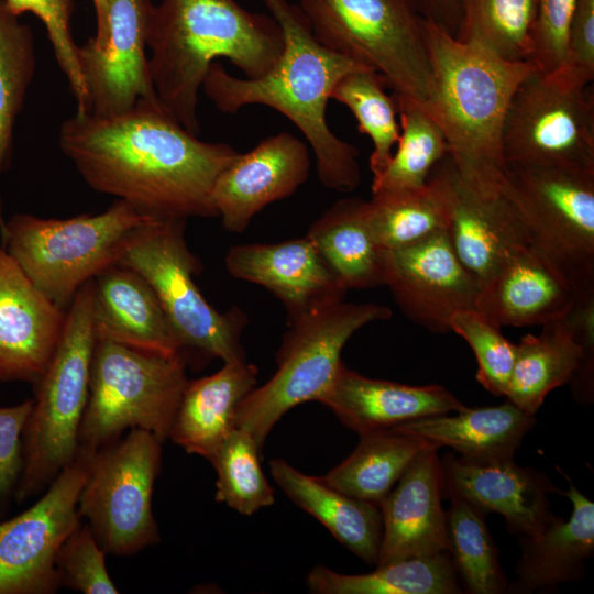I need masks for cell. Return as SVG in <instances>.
Returning <instances> with one entry per match:
<instances>
[{
	"label": "cell",
	"mask_w": 594,
	"mask_h": 594,
	"mask_svg": "<svg viewBox=\"0 0 594 594\" xmlns=\"http://www.w3.org/2000/svg\"><path fill=\"white\" fill-rule=\"evenodd\" d=\"M16 15L33 13L45 26L58 67L67 79L76 101V111L85 110L86 94L78 63V44L72 28L74 0H4Z\"/></svg>",
	"instance_id": "cell-42"
},
{
	"label": "cell",
	"mask_w": 594,
	"mask_h": 594,
	"mask_svg": "<svg viewBox=\"0 0 594 594\" xmlns=\"http://www.w3.org/2000/svg\"><path fill=\"white\" fill-rule=\"evenodd\" d=\"M574 84L588 86L594 78V0H576L566 44L564 65L559 68Z\"/></svg>",
	"instance_id": "cell-46"
},
{
	"label": "cell",
	"mask_w": 594,
	"mask_h": 594,
	"mask_svg": "<svg viewBox=\"0 0 594 594\" xmlns=\"http://www.w3.org/2000/svg\"><path fill=\"white\" fill-rule=\"evenodd\" d=\"M315 38L378 73L425 108L431 72L422 18L411 0H297Z\"/></svg>",
	"instance_id": "cell-10"
},
{
	"label": "cell",
	"mask_w": 594,
	"mask_h": 594,
	"mask_svg": "<svg viewBox=\"0 0 594 594\" xmlns=\"http://www.w3.org/2000/svg\"><path fill=\"white\" fill-rule=\"evenodd\" d=\"M262 450L245 430L234 427L210 459L217 472L216 501L250 516L274 504V490L260 463Z\"/></svg>",
	"instance_id": "cell-40"
},
{
	"label": "cell",
	"mask_w": 594,
	"mask_h": 594,
	"mask_svg": "<svg viewBox=\"0 0 594 594\" xmlns=\"http://www.w3.org/2000/svg\"><path fill=\"white\" fill-rule=\"evenodd\" d=\"M558 471L569 482V490L558 493L570 499L572 513L566 520L554 515L539 534L518 538L521 554L516 580L507 592L532 593L578 582L585 574V561L594 553V503Z\"/></svg>",
	"instance_id": "cell-25"
},
{
	"label": "cell",
	"mask_w": 594,
	"mask_h": 594,
	"mask_svg": "<svg viewBox=\"0 0 594 594\" xmlns=\"http://www.w3.org/2000/svg\"><path fill=\"white\" fill-rule=\"evenodd\" d=\"M162 443L148 431L131 429L92 454L78 512L107 554L132 556L160 541L152 496Z\"/></svg>",
	"instance_id": "cell-11"
},
{
	"label": "cell",
	"mask_w": 594,
	"mask_h": 594,
	"mask_svg": "<svg viewBox=\"0 0 594 594\" xmlns=\"http://www.w3.org/2000/svg\"><path fill=\"white\" fill-rule=\"evenodd\" d=\"M184 353L162 354L97 337L78 450L95 452L127 429L162 442L188 384Z\"/></svg>",
	"instance_id": "cell-6"
},
{
	"label": "cell",
	"mask_w": 594,
	"mask_h": 594,
	"mask_svg": "<svg viewBox=\"0 0 594 594\" xmlns=\"http://www.w3.org/2000/svg\"><path fill=\"white\" fill-rule=\"evenodd\" d=\"M319 403L359 435L457 413L465 407L441 385L413 386L374 380L348 369L343 363Z\"/></svg>",
	"instance_id": "cell-24"
},
{
	"label": "cell",
	"mask_w": 594,
	"mask_h": 594,
	"mask_svg": "<svg viewBox=\"0 0 594 594\" xmlns=\"http://www.w3.org/2000/svg\"><path fill=\"white\" fill-rule=\"evenodd\" d=\"M422 30L431 72L424 109L440 125L448 155L463 180L483 194L503 193L506 111L518 85L536 67L461 42L429 19L422 18Z\"/></svg>",
	"instance_id": "cell-4"
},
{
	"label": "cell",
	"mask_w": 594,
	"mask_h": 594,
	"mask_svg": "<svg viewBox=\"0 0 594 594\" xmlns=\"http://www.w3.org/2000/svg\"><path fill=\"white\" fill-rule=\"evenodd\" d=\"M442 470L429 446L380 503L383 535L376 565L448 552Z\"/></svg>",
	"instance_id": "cell-23"
},
{
	"label": "cell",
	"mask_w": 594,
	"mask_h": 594,
	"mask_svg": "<svg viewBox=\"0 0 594 594\" xmlns=\"http://www.w3.org/2000/svg\"><path fill=\"white\" fill-rule=\"evenodd\" d=\"M95 12H96V19H97V32L94 37L90 40L96 44L99 45L103 42L106 34H107V25H108V1L107 0H91Z\"/></svg>",
	"instance_id": "cell-48"
},
{
	"label": "cell",
	"mask_w": 594,
	"mask_h": 594,
	"mask_svg": "<svg viewBox=\"0 0 594 594\" xmlns=\"http://www.w3.org/2000/svg\"><path fill=\"white\" fill-rule=\"evenodd\" d=\"M504 191L534 245L574 285L594 279V170L510 165Z\"/></svg>",
	"instance_id": "cell-13"
},
{
	"label": "cell",
	"mask_w": 594,
	"mask_h": 594,
	"mask_svg": "<svg viewBox=\"0 0 594 594\" xmlns=\"http://www.w3.org/2000/svg\"><path fill=\"white\" fill-rule=\"evenodd\" d=\"M270 469L275 483L295 505L365 563L377 564L383 535L377 504L349 496L282 459H273Z\"/></svg>",
	"instance_id": "cell-29"
},
{
	"label": "cell",
	"mask_w": 594,
	"mask_h": 594,
	"mask_svg": "<svg viewBox=\"0 0 594 594\" xmlns=\"http://www.w3.org/2000/svg\"><path fill=\"white\" fill-rule=\"evenodd\" d=\"M186 220L151 219L121 243L114 264L138 273L153 289L179 344L223 362L245 359L240 343L245 316L238 308L216 310L194 276L198 258L185 240Z\"/></svg>",
	"instance_id": "cell-8"
},
{
	"label": "cell",
	"mask_w": 594,
	"mask_h": 594,
	"mask_svg": "<svg viewBox=\"0 0 594 594\" xmlns=\"http://www.w3.org/2000/svg\"><path fill=\"white\" fill-rule=\"evenodd\" d=\"M66 312L0 246V382L36 383L59 340Z\"/></svg>",
	"instance_id": "cell-22"
},
{
	"label": "cell",
	"mask_w": 594,
	"mask_h": 594,
	"mask_svg": "<svg viewBox=\"0 0 594 594\" xmlns=\"http://www.w3.org/2000/svg\"><path fill=\"white\" fill-rule=\"evenodd\" d=\"M431 172L446 193L451 244L481 287L510 248L531 243L530 234L505 191L475 190L463 180L448 154Z\"/></svg>",
	"instance_id": "cell-19"
},
{
	"label": "cell",
	"mask_w": 594,
	"mask_h": 594,
	"mask_svg": "<svg viewBox=\"0 0 594 594\" xmlns=\"http://www.w3.org/2000/svg\"><path fill=\"white\" fill-rule=\"evenodd\" d=\"M384 285L410 321L433 333L451 332V317L475 308L480 290L447 230L388 251Z\"/></svg>",
	"instance_id": "cell-16"
},
{
	"label": "cell",
	"mask_w": 594,
	"mask_h": 594,
	"mask_svg": "<svg viewBox=\"0 0 594 594\" xmlns=\"http://www.w3.org/2000/svg\"><path fill=\"white\" fill-rule=\"evenodd\" d=\"M106 554L88 524L80 522L56 557L59 586L85 594H117L119 590L108 573Z\"/></svg>",
	"instance_id": "cell-43"
},
{
	"label": "cell",
	"mask_w": 594,
	"mask_h": 594,
	"mask_svg": "<svg viewBox=\"0 0 594 594\" xmlns=\"http://www.w3.org/2000/svg\"><path fill=\"white\" fill-rule=\"evenodd\" d=\"M427 441L395 428L360 435L355 450L320 476L336 490L380 505ZM435 447V446H433Z\"/></svg>",
	"instance_id": "cell-32"
},
{
	"label": "cell",
	"mask_w": 594,
	"mask_h": 594,
	"mask_svg": "<svg viewBox=\"0 0 594 594\" xmlns=\"http://www.w3.org/2000/svg\"><path fill=\"white\" fill-rule=\"evenodd\" d=\"M536 425L531 415L509 400L498 406L468 408L455 415H437L393 428L428 443L449 447L466 458H513L524 437Z\"/></svg>",
	"instance_id": "cell-30"
},
{
	"label": "cell",
	"mask_w": 594,
	"mask_h": 594,
	"mask_svg": "<svg viewBox=\"0 0 594 594\" xmlns=\"http://www.w3.org/2000/svg\"><path fill=\"white\" fill-rule=\"evenodd\" d=\"M234 278L260 285L284 305L288 323L344 300L346 289L307 237L232 245L224 257Z\"/></svg>",
	"instance_id": "cell-20"
},
{
	"label": "cell",
	"mask_w": 594,
	"mask_h": 594,
	"mask_svg": "<svg viewBox=\"0 0 594 594\" xmlns=\"http://www.w3.org/2000/svg\"><path fill=\"white\" fill-rule=\"evenodd\" d=\"M262 2L283 33L284 47L278 61L257 78L232 76L215 62L201 89L223 113L262 105L285 116L311 147L320 183L329 189L350 193L362 179L359 151L330 130L326 111L337 84L349 73L366 67L320 44L297 4L288 0Z\"/></svg>",
	"instance_id": "cell-2"
},
{
	"label": "cell",
	"mask_w": 594,
	"mask_h": 594,
	"mask_svg": "<svg viewBox=\"0 0 594 594\" xmlns=\"http://www.w3.org/2000/svg\"><path fill=\"white\" fill-rule=\"evenodd\" d=\"M257 367L245 359L223 362L216 373L188 381L168 438L208 461L235 427L241 402L256 386Z\"/></svg>",
	"instance_id": "cell-27"
},
{
	"label": "cell",
	"mask_w": 594,
	"mask_h": 594,
	"mask_svg": "<svg viewBox=\"0 0 594 594\" xmlns=\"http://www.w3.org/2000/svg\"><path fill=\"white\" fill-rule=\"evenodd\" d=\"M103 42L78 46L85 87L82 112L112 116L141 99H157L151 79L147 43L155 6L151 0H107Z\"/></svg>",
	"instance_id": "cell-15"
},
{
	"label": "cell",
	"mask_w": 594,
	"mask_h": 594,
	"mask_svg": "<svg viewBox=\"0 0 594 594\" xmlns=\"http://www.w3.org/2000/svg\"><path fill=\"white\" fill-rule=\"evenodd\" d=\"M96 341L91 279L78 289L67 308L55 351L35 383L36 394L22 437L23 468L14 496L18 503L45 490L76 459Z\"/></svg>",
	"instance_id": "cell-5"
},
{
	"label": "cell",
	"mask_w": 594,
	"mask_h": 594,
	"mask_svg": "<svg viewBox=\"0 0 594 594\" xmlns=\"http://www.w3.org/2000/svg\"><path fill=\"white\" fill-rule=\"evenodd\" d=\"M507 166L594 170V95L560 69L535 68L516 88L504 120Z\"/></svg>",
	"instance_id": "cell-12"
},
{
	"label": "cell",
	"mask_w": 594,
	"mask_h": 594,
	"mask_svg": "<svg viewBox=\"0 0 594 594\" xmlns=\"http://www.w3.org/2000/svg\"><path fill=\"white\" fill-rule=\"evenodd\" d=\"M502 328L476 308L463 309L450 319V330L465 340L476 362V381L494 396H505L516 358V344Z\"/></svg>",
	"instance_id": "cell-41"
},
{
	"label": "cell",
	"mask_w": 594,
	"mask_h": 594,
	"mask_svg": "<svg viewBox=\"0 0 594 594\" xmlns=\"http://www.w3.org/2000/svg\"><path fill=\"white\" fill-rule=\"evenodd\" d=\"M308 145L288 132L261 141L221 172L212 189V204L223 228L244 231L272 202L293 195L308 178Z\"/></svg>",
	"instance_id": "cell-18"
},
{
	"label": "cell",
	"mask_w": 594,
	"mask_h": 594,
	"mask_svg": "<svg viewBox=\"0 0 594 594\" xmlns=\"http://www.w3.org/2000/svg\"><path fill=\"white\" fill-rule=\"evenodd\" d=\"M576 0H537L530 63L554 72L565 62L569 29Z\"/></svg>",
	"instance_id": "cell-44"
},
{
	"label": "cell",
	"mask_w": 594,
	"mask_h": 594,
	"mask_svg": "<svg viewBox=\"0 0 594 594\" xmlns=\"http://www.w3.org/2000/svg\"><path fill=\"white\" fill-rule=\"evenodd\" d=\"M367 200L334 202L312 222L307 237L346 289L384 285L387 253L376 241L367 219Z\"/></svg>",
	"instance_id": "cell-31"
},
{
	"label": "cell",
	"mask_w": 594,
	"mask_h": 594,
	"mask_svg": "<svg viewBox=\"0 0 594 594\" xmlns=\"http://www.w3.org/2000/svg\"><path fill=\"white\" fill-rule=\"evenodd\" d=\"M19 16L0 0V178L11 161L15 122L35 70L32 31ZM4 223L0 195V233Z\"/></svg>",
	"instance_id": "cell-38"
},
{
	"label": "cell",
	"mask_w": 594,
	"mask_h": 594,
	"mask_svg": "<svg viewBox=\"0 0 594 594\" xmlns=\"http://www.w3.org/2000/svg\"><path fill=\"white\" fill-rule=\"evenodd\" d=\"M58 143L90 188L156 219L217 217L215 183L239 154L200 140L157 99L112 116L76 111L61 124Z\"/></svg>",
	"instance_id": "cell-1"
},
{
	"label": "cell",
	"mask_w": 594,
	"mask_h": 594,
	"mask_svg": "<svg viewBox=\"0 0 594 594\" xmlns=\"http://www.w3.org/2000/svg\"><path fill=\"white\" fill-rule=\"evenodd\" d=\"M306 584L315 594H457L462 593L448 552L377 565L366 574H342L316 565Z\"/></svg>",
	"instance_id": "cell-33"
},
{
	"label": "cell",
	"mask_w": 594,
	"mask_h": 594,
	"mask_svg": "<svg viewBox=\"0 0 594 594\" xmlns=\"http://www.w3.org/2000/svg\"><path fill=\"white\" fill-rule=\"evenodd\" d=\"M400 134L389 162L372 183V194L424 186L433 167L448 154L444 134L420 103L394 94Z\"/></svg>",
	"instance_id": "cell-35"
},
{
	"label": "cell",
	"mask_w": 594,
	"mask_h": 594,
	"mask_svg": "<svg viewBox=\"0 0 594 594\" xmlns=\"http://www.w3.org/2000/svg\"><path fill=\"white\" fill-rule=\"evenodd\" d=\"M33 399L0 407V506L15 492L23 468L22 437Z\"/></svg>",
	"instance_id": "cell-45"
},
{
	"label": "cell",
	"mask_w": 594,
	"mask_h": 594,
	"mask_svg": "<svg viewBox=\"0 0 594 594\" xmlns=\"http://www.w3.org/2000/svg\"><path fill=\"white\" fill-rule=\"evenodd\" d=\"M92 454L78 450L36 503L0 522V594H52L61 587L55 561L81 522L78 501Z\"/></svg>",
	"instance_id": "cell-14"
},
{
	"label": "cell",
	"mask_w": 594,
	"mask_h": 594,
	"mask_svg": "<svg viewBox=\"0 0 594 594\" xmlns=\"http://www.w3.org/2000/svg\"><path fill=\"white\" fill-rule=\"evenodd\" d=\"M446 510L448 553L464 588L471 594H501L508 582L485 515L459 497H450Z\"/></svg>",
	"instance_id": "cell-37"
},
{
	"label": "cell",
	"mask_w": 594,
	"mask_h": 594,
	"mask_svg": "<svg viewBox=\"0 0 594 594\" xmlns=\"http://www.w3.org/2000/svg\"><path fill=\"white\" fill-rule=\"evenodd\" d=\"M575 294L570 276L531 243L508 250L481 285L475 308L503 327H530L560 319Z\"/></svg>",
	"instance_id": "cell-21"
},
{
	"label": "cell",
	"mask_w": 594,
	"mask_h": 594,
	"mask_svg": "<svg viewBox=\"0 0 594 594\" xmlns=\"http://www.w3.org/2000/svg\"><path fill=\"white\" fill-rule=\"evenodd\" d=\"M97 337L162 354L184 353L151 286L135 272L112 264L94 278Z\"/></svg>",
	"instance_id": "cell-26"
},
{
	"label": "cell",
	"mask_w": 594,
	"mask_h": 594,
	"mask_svg": "<svg viewBox=\"0 0 594 594\" xmlns=\"http://www.w3.org/2000/svg\"><path fill=\"white\" fill-rule=\"evenodd\" d=\"M460 8L457 40L508 62L530 61L537 0H460Z\"/></svg>",
	"instance_id": "cell-36"
},
{
	"label": "cell",
	"mask_w": 594,
	"mask_h": 594,
	"mask_svg": "<svg viewBox=\"0 0 594 594\" xmlns=\"http://www.w3.org/2000/svg\"><path fill=\"white\" fill-rule=\"evenodd\" d=\"M385 86L378 73L361 68L345 75L331 95V99L353 113L359 132L372 140L370 169L373 178L386 167L400 134L396 99L386 94Z\"/></svg>",
	"instance_id": "cell-39"
},
{
	"label": "cell",
	"mask_w": 594,
	"mask_h": 594,
	"mask_svg": "<svg viewBox=\"0 0 594 594\" xmlns=\"http://www.w3.org/2000/svg\"><path fill=\"white\" fill-rule=\"evenodd\" d=\"M283 47L275 19L248 11L235 0H161L147 43L156 98L198 135L199 92L211 64L226 58L246 78H257L275 65Z\"/></svg>",
	"instance_id": "cell-3"
},
{
	"label": "cell",
	"mask_w": 594,
	"mask_h": 594,
	"mask_svg": "<svg viewBox=\"0 0 594 594\" xmlns=\"http://www.w3.org/2000/svg\"><path fill=\"white\" fill-rule=\"evenodd\" d=\"M366 210L371 230L386 251L414 244L448 226L446 193L432 172L421 187L372 194Z\"/></svg>",
	"instance_id": "cell-34"
},
{
	"label": "cell",
	"mask_w": 594,
	"mask_h": 594,
	"mask_svg": "<svg viewBox=\"0 0 594 594\" xmlns=\"http://www.w3.org/2000/svg\"><path fill=\"white\" fill-rule=\"evenodd\" d=\"M416 10L424 19H429L455 35L460 18V0H411Z\"/></svg>",
	"instance_id": "cell-47"
},
{
	"label": "cell",
	"mask_w": 594,
	"mask_h": 594,
	"mask_svg": "<svg viewBox=\"0 0 594 594\" xmlns=\"http://www.w3.org/2000/svg\"><path fill=\"white\" fill-rule=\"evenodd\" d=\"M443 497H459L484 514L505 518L518 537L539 534L552 519L549 495L558 492L547 474L519 466L513 458H466L447 453L440 459Z\"/></svg>",
	"instance_id": "cell-17"
},
{
	"label": "cell",
	"mask_w": 594,
	"mask_h": 594,
	"mask_svg": "<svg viewBox=\"0 0 594 594\" xmlns=\"http://www.w3.org/2000/svg\"><path fill=\"white\" fill-rule=\"evenodd\" d=\"M541 327L539 336L526 334L516 344L505 397L535 415L550 392L570 384L580 404H591L594 393L585 382L584 354L572 326L562 317Z\"/></svg>",
	"instance_id": "cell-28"
},
{
	"label": "cell",
	"mask_w": 594,
	"mask_h": 594,
	"mask_svg": "<svg viewBox=\"0 0 594 594\" xmlns=\"http://www.w3.org/2000/svg\"><path fill=\"white\" fill-rule=\"evenodd\" d=\"M392 315L384 305L343 300L289 322L276 355L275 373L241 402L235 427L248 431L262 450L271 430L287 411L307 402H319L328 392L350 338L362 327Z\"/></svg>",
	"instance_id": "cell-7"
},
{
	"label": "cell",
	"mask_w": 594,
	"mask_h": 594,
	"mask_svg": "<svg viewBox=\"0 0 594 594\" xmlns=\"http://www.w3.org/2000/svg\"><path fill=\"white\" fill-rule=\"evenodd\" d=\"M156 218L117 200L97 215L66 219L16 213L6 219L2 246L53 304L68 308L78 289L114 264L127 235Z\"/></svg>",
	"instance_id": "cell-9"
}]
</instances>
